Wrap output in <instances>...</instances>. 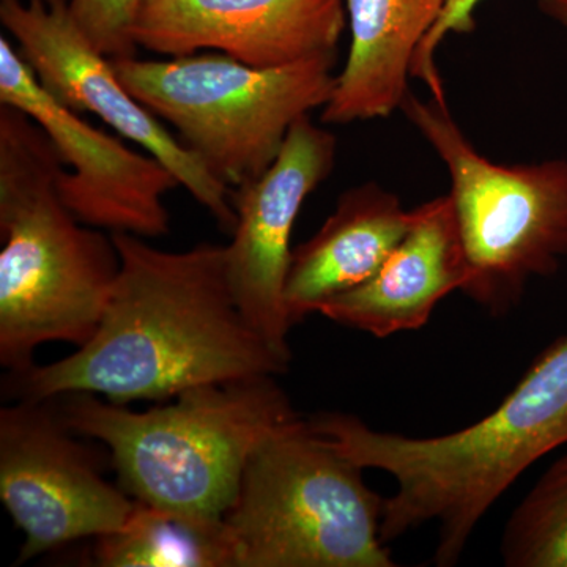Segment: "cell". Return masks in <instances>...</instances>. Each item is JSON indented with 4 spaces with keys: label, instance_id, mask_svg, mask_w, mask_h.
I'll return each instance as SVG.
<instances>
[{
    "label": "cell",
    "instance_id": "obj_20",
    "mask_svg": "<svg viewBox=\"0 0 567 567\" xmlns=\"http://www.w3.org/2000/svg\"><path fill=\"white\" fill-rule=\"evenodd\" d=\"M539 9L548 18L567 28V0H539Z\"/></svg>",
    "mask_w": 567,
    "mask_h": 567
},
{
    "label": "cell",
    "instance_id": "obj_18",
    "mask_svg": "<svg viewBox=\"0 0 567 567\" xmlns=\"http://www.w3.org/2000/svg\"><path fill=\"white\" fill-rule=\"evenodd\" d=\"M144 0H69L74 24L111 61L136 58L134 22Z\"/></svg>",
    "mask_w": 567,
    "mask_h": 567
},
{
    "label": "cell",
    "instance_id": "obj_4",
    "mask_svg": "<svg viewBox=\"0 0 567 567\" xmlns=\"http://www.w3.org/2000/svg\"><path fill=\"white\" fill-rule=\"evenodd\" d=\"M275 377L192 388L147 412L92 393L54 399L74 432L107 447L118 484L134 499L224 518L254 450L300 417Z\"/></svg>",
    "mask_w": 567,
    "mask_h": 567
},
{
    "label": "cell",
    "instance_id": "obj_3",
    "mask_svg": "<svg viewBox=\"0 0 567 567\" xmlns=\"http://www.w3.org/2000/svg\"><path fill=\"white\" fill-rule=\"evenodd\" d=\"M65 167L31 115L0 103V364L9 374L33 368L48 342L87 344L121 271L112 234L63 204Z\"/></svg>",
    "mask_w": 567,
    "mask_h": 567
},
{
    "label": "cell",
    "instance_id": "obj_13",
    "mask_svg": "<svg viewBox=\"0 0 567 567\" xmlns=\"http://www.w3.org/2000/svg\"><path fill=\"white\" fill-rule=\"evenodd\" d=\"M468 275L456 213L446 194L412 210L405 237L371 279L324 301L317 312L388 338L424 327L447 293L464 290Z\"/></svg>",
    "mask_w": 567,
    "mask_h": 567
},
{
    "label": "cell",
    "instance_id": "obj_9",
    "mask_svg": "<svg viewBox=\"0 0 567 567\" xmlns=\"http://www.w3.org/2000/svg\"><path fill=\"white\" fill-rule=\"evenodd\" d=\"M0 21L33 74L63 106L93 114L125 140L141 145L233 234V189L219 182L153 112L126 91L110 58L82 35L69 0H0Z\"/></svg>",
    "mask_w": 567,
    "mask_h": 567
},
{
    "label": "cell",
    "instance_id": "obj_7",
    "mask_svg": "<svg viewBox=\"0 0 567 567\" xmlns=\"http://www.w3.org/2000/svg\"><path fill=\"white\" fill-rule=\"evenodd\" d=\"M402 110L450 173L447 196L468 262L462 292L503 315L533 276L554 274L567 256V162L492 163L466 140L446 103L409 93Z\"/></svg>",
    "mask_w": 567,
    "mask_h": 567
},
{
    "label": "cell",
    "instance_id": "obj_1",
    "mask_svg": "<svg viewBox=\"0 0 567 567\" xmlns=\"http://www.w3.org/2000/svg\"><path fill=\"white\" fill-rule=\"evenodd\" d=\"M112 238L121 271L95 334L62 360L10 374L17 401L92 393L126 405L287 371L235 301L226 245L171 252L132 234Z\"/></svg>",
    "mask_w": 567,
    "mask_h": 567
},
{
    "label": "cell",
    "instance_id": "obj_15",
    "mask_svg": "<svg viewBox=\"0 0 567 567\" xmlns=\"http://www.w3.org/2000/svg\"><path fill=\"white\" fill-rule=\"evenodd\" d=\"M352 44L322 122L347 125L393 114L409 95L417 50L446 0H344Z\"/></svg>",
    "mask_w": 567,
    "mask_h": 567
},
{
    "label": "cell",
    "instance_id": "obj_16",
    "mask_svg": "<svg viewBox=\"0 0 567 567\" xmlns=\"http://www.w3.org/2000/svg\"><path fill=\"white\" fill-rule=\"evenodd\" d=\"M100 567H235L224 518L193 516L137 502L125 524L95 537Z\"/></svg>",
    "mask_w": 567,
    "mask_h": 567
},
{
    "label": "cell",
    "instance_id": "obj_17",
    "mask_svg": "<svg viewBox=\"0 0 567 567\" xmlns=\"http://www.w3.org/2000/svg\"><path fill=\"white\" fill-rule=\"evenodd\" d=\"M502 557L509 567H567V454L507 520Z\"/></svg>",
    "mask_w": 567,
    "mask_h": 567
},
{
    "label": "cell",
    "instance_id": "obj_10",
    "mask_svg": "<svg viewBox=\"0 0 567 567\" xmlns=\"http://www.w3.org/2000/svg\"><path fill=\"white\" fill-rule=\"evenodd\" d=\"M0 103L31 115L65 166L59 193L74 218L110 234L159 238L171 233L164 197L177 177L151 153L134 152L59 103L6 37H0Z\"/></svg>",
    "mask_w": 567,
    "mask_h": 567
},
{
    "label": "cell",
    "instance_id": "obj_6",
    "mask_svg": "<svg viewBox=\"0 0 567 567\" xmlns=\"http://www.w3.org/2000/svg\"><path fill=\"white\" fill-rule=\"evenodd\" d=\"M118 80L230 189L275 163L293 123L327 106L336 89V52L259 69L221 52L112 61Z\"/></svg>",
    "mask_w": 567,
    "mask_h": 567
},
{
    "label": "cell",
    "instance_id": "obj_19",
    "mask_svg": "<svg viewBox=\"0 0 567 567\" xmlns=\"http://www.w3.org/2000/svg\"><path fill=\"white\" fill-rule=\"evenodd\" d=\"M483 0H446L442 17L417 50L412 63V76L427 85L432 99L446 103L442 76L436 69L435 52L451 33H468L476 28L475 11Z\"/></svg>",
    "mask_w": 567,
    "mask_h": 567
},
{
    "label": "cell",
    "instance_id": "obj_11",
    "mask_svg": "<svg viewBox=\"0 0 567 567\" xmlns=\"http://www.w3.org/2000/svg\"><path fill=\"white\" fill-rule=\"evenodd\" d=\"M336 148L334 134L305 115L293 123L275 163L256 181L233 189L237 223L226 245L230 289L254 330L289 363L290 237L305 200L333 171Z\"/></svg>",
    "mask_w": 567,
    "mask_h": 567
},
{
    "label": "cell",
    "instance_id": "obj_2",
    "mask_svg": "<svg viewBox=\"0 0 567 567\" xmlns=\"http://www.w3.org/2000/svg\"><path fill=\"white\" fill-rule=\"evenodd\" d=\"M309 423L354 464L395 481L383 502V543L436 524L435 565L454 566L507 488L567 443V336L537 358L498 409L462 431L415 439L374 431L344 413Z\"/></svg>",
    "mask_w": 567,
    "mask_h": 567
},
{
    "label": "cell",
    "instance_id": "obj_14",
    "mask_svg": "<svg viewBox=\"0 0 567 567\" xmlns=\"http://www.w3.org/2000/svg\"><path fill=\"white\" fill-rule=\"evenodd\" d=\"M412 212L374 182L342 194L315 237L292 249L286 305L292 327L336 297L371 279L398 248Z\"/></svg>",
    "mask_w": 567,
    "mask_h": 567
},
{
    "label": "cell",
    "instance_id": "obj_12",
    "mask_svg": "<svg viewBox=\"0 0 567 567\" xmlns=\"http://www.w3.org/2000/svg\"><path fill=\"white\" fill-rule=\"evenodd\" d=\"M344 0H144L137 47L167 55L215 51L259 69L336 52Z\"/></svg>",
    "mask_w": 567,
    "mask_h": 567
},
{
    "label": "cell",
    "instance_id": "obj_8",
    "mask_svg": "<svg viewBox=\"0 0 567 567\" xmlns=\"http://www.w3.org/2000/svg\"><path fill=\"white\" fill-rule=\"evenodd\" d=\"M80 439L55 399H21L0 410V499L25 536L18 565L110 535L136 505Z\"/></svg>",
    "mask_w": 567,
    "mask_h": 567
},
{
    "label": "cell",
    "instance_id": "obj_5",
    "mask_svg": "<svg viewBox=\"0 0 567 567\" xmlns=\"http://www.w3.org/2000/svg\"><path fill=\"white\" fill-rule=\"evenodd\" d=\"M363 470L301 417L264 440L224 516L235 567H394Z\"/></svg>",
    "mask_w": 567,
    "mask_h": 567
}]
</instances>
